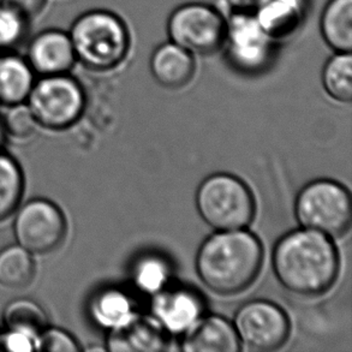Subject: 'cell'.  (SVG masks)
I'll use <instances>...</instances> for the list:
<instances>
[{"label":"cell","instance_id":"9c48e42d","mask_svg":"<svg viewBox=\"0 0 352 352\" xmlns=\"http://www.w3.org/2000/svg\"><path fill=\"white\" fill-rule=\"evenodd\" d=\"M234 329L241 343L255 351L281 348L290 333V322L279 305L263 300H250L238 309Z\"/></svg>","mask_w":352,"mask_h":352},{"label":"cell","instance_id":"7402d4cb","mask_svg":"<svg viewBox=\"0 0 352 352\" xmlns=\"http://www.w3.org/2000/svg\"><path fill=\"white\" fill-rule=\"evenodd\" d=\"M322 83L327 94L334 100L346 104L352 100L351 53L337 52L326 63Z\"/></svg>","mask_w":352,"mask_h":352},{"label":"cell","instance_id":"484cf974","mask_svg":"<svg viewBox=\"0 0 352 352\" xmlns=\"http://www.w3.org/2000/svg\"><path fill=\"white\" fill-rule=\"evenodd\" d=\"M80 350L74 337L59 329H43L35 342V351L77 352Z\"/></svg>","mask_w":352,"mask_h":352},{"label":"cell","instance_id":"8fae6325","mask_svg":"<svg viewBox=\"0 0 352 352\" xmlns=\"http://www.w3.org/2000/svg\"><path fill=\"white\" fill-rule=\"evenodd\" d=\"M204 310L205 303L200 294L186 286H166L153 297L154 319L167 333H184L202 318Z\"/></svg>","mask_w":352,"mask_h":352},{"label":"cell","instance_id":"30bf717a","mask_svg":"<svg viewBox=\"0 0 352 352\" xmlns=\"http://www.w3.org/2000/svg\"><path fill=\"white\" fill-rule=\"evenodd\" d=\"M14 231L21 247L32 254H46L62 244L67 221L62 210L51 201L35 199L19 210Z\"/></svg>","mask_w":352,"mask_h":352},{"label":"cell","instance_id":"e0dca14e","mask_svg":"<svg viewBox=\"0 0 352 352\" xmlns=\"http://www.w3.org/2000/svg\"><path fill=\"white\" fill-rule=\"evenodd\" d=\"M34 82L33 69L27 59L16 54L0 56V104L12 106L24 102Z\"/></svg>","mask_w":352,"mask_h":352},{"label":"cell","instance_id":"603a6c76","mask_svg":"<svg viewBox=\"0 0 352 352\" xmlns=\"http://www.w3.org/2000/svg\"><path fill=\"white\" fill-rule=\"evenodd\" d=\"M23 186L19 164L8 154L0 153V220L8 218L19 207Z\"/></svg>","mask_w":352,"mask_h":352},{"label":"cell","instance_id":"277c9868","mask_svg":"<svg viewBox=\"0 0 352 352\" xmlns=\"http://www.w3.org/2000/svg\"><path fill=\"white\" fill-rule=\"evenodd\" d=\"M196 206L206 224L219 231L245 228L255 214L252 191L244 182L228 173H217L201 183Z\"/></svg>","mask_w":352,"mask_h":352},{"label":"cell","instance_id":"83f0119b","mask_svg":"<svg viewBox=\"0 0 352 352\" xmlns=\"http://www.w3.org/2000/svg\"><path fill=\"white\" fill-rule=\"evenodd\" d=\"M46 4L47 0H0V9L11 11L29 22L43 12Z\"/></svg>","mask_w":352,"mask_h":352},{"label":"cell","instance_id":"4fadbf2b","mask_svg":"<svg viewBox=\"0 0 352 352\" xmlns=\"http://www.w3.org/2000/svg\"><path fill=\"white\" fill-rule=\"evenodd\" d=\"M27 62L43 76L67 74L76 63L70 35L57 29L38 34L29 43Z\"/></svg>","mask_w":352,"mask_h":352},{"label":"cell","instance_id":"44dd1931","mask_svg":"<svg viewBox=\"0 0 352 352\" xmlns=\"http://www.w3.org/2000/svg\"><path fill=\"white\" fill-rule=\"evenodd\" d=\"M4 321L8 329L38 337L47 324V316L40 305L28 300L19 298L10 302L4 310Z\"/></svg>","mask_w":352,"mask_h":352},{"label":"cell","instance_id":"5b68a950","mask_svg":"<svg viewBox=\"0 0 352 352\" xmlns=\"http://www.w3.org/2000/svg\"><path fill=\"white\" fill-rule=\"evenodd\" d=\"M295 212L298 223L305 229L339 237L351 224V197L338 182L318 179L298 192Z\"/></svg>","mask_w":352,"mask_h":352},{"label":"cell","instance_id":"ac0fdd59","mask_svg":"<svg viewBox=\"0 0 352 352\" xmlns=\"http://www.w3.org/2000/svg\"><path fill=\"white\" fill-rule=\"evenodd\" d=\"M321 33L336 52L352 51V0H329L321 17Z\"/></svg>","mask_w":352,"mask_h":352},{"label":"cell","instance_id":"3957f363","mask_svg":"<svg viewBox=\"0 0 352 352\" xmlns=\"http://www.w3.org/2000/svg\"><path fill=\"white\" fill-rule=\"evenodd\" d=\"M69 35L76 60L94 72L115 69L128 54V28L110 11L93 10L81 14Z\"/></svg>","mask_w":352,"mask_h":352},{"label":"cell","instance_id":"4dcf8cb0","mask_svg":"<svg viewBox=\"0 0 352 352\" xmlns=\"http://www.w3.org/2000/svg\"><path fill=\"white\" fill-rule=\"evenodd\" d=\"M4 124L1 123V120H0V144L3 142V140H4Z\"/></svg>","mask_w":352,"mask_h":352},{"label":"cell","instance_id":"6da1fadb","mask_svg":"<svg viewBox=\"0 0 352 352\" xmlns=\"http://www.w3.org/2000/svg\"><path fill=\"white\" fill-rule=\"evenodd\" d=\"M273 267L286 290L307 297L322 295L338 276V252L329 236L295 230L276 243Z\"/></svg>","mask_w":352,"mask_h":352},{"label":"cell","instance_id":"ffe728a7","mask_svg":"<svg viewBox=\"0 0 352 352\" xmlns=\"http://www.w3.org/2000/svg\"><path fill=\"white\" fill-rule=\"evenodd\" d=\"M35 263L32 252L17 245L0 252V284L11 289H22L33 281Z\"/></svg>","mask_w":352,"mask_h":352},{"label":"cell","instance_id":"ba28073f","mask_svg":"<svg viewBox=\"0 0 352 352\" xmlns=\"http://www.w3.org/2000/svg\"><path fill=\"white\" fill-rule=\"evenodd\" d=\"M224 43L230 63L244 74L262 72L273 59L274 38L252 12H238L226 23Z\"/></svg>","mask_w":352,"mask_h":352},{"label":"cell","instance_id":"4316f807","mask_svg":"<svg viewBox=\"0 0 352 352\" xmlns=\"http://www.w3.org/2000/svg\"><path fill=\"white\" fill-rule=\"evenodd\" d=\"M27 21L19 16L0 9V48L12 47L23 38L27 28Z\"/></svg>","mask_w":352,"mask_h":352},{"label":"cell","instance_id":"8992f818","mask_svg":"<svg viewBox=\"0 0 352 352\" xmlns=\"http://www.w3.org/2000/svg\"><path fill=\"white\" fill-rule=\"evenodd\" d=\"M27 100L38 124L48 129L70 126L86 107L81 83L67 74L47 75L34 82Z\"/></svg>","mask_w":352,"mask_h":352},{"label":"cell","instance_id":"f546056e","mask_svg":"<svg viewBox=\"0 0 352 352\" xmlns=\"http://www.w3.org/2000/svg\"><path fill=\"white\" fill-rule=\"evenodd\" d=\"M265 0H228L234 9L238 12H252L263 3Z\"/></svg>","mask_w":352,"mask_h":352},{"label":"cell","instance_id":"5bb4252c","mask_svg":"<svg viewBox=\"0 0 352 352\" xmlns=\"http://www.w3.org/2000/svg\"><path fill=\"white\" fill-rule=\"evenodd\" d=\"M184 333L183 351L236 352L241 349L234 324L217 315L200 318Z\"/></svg>","mask_w":352,"mask_h":352},{"label":"cell","instance_id":"cb8c5ba5","mask_svg":"<svg viewBox=\"0 0 352 352\" xmlns=\"http://www.w3.org/2000/svg\"><path fill=\"white\" fill-rule=\"evenodd\" d=\"M168 262L157 255L140 257L133 268V280L140 290L155 295L170 283Z\"/></svg>","mask_w":352,"mask_h":352},{"label":"cell","instance_id":"d6986e66","mask_svg":"<svg viewBox=\"0 0 352 352\" xmlns=\"http://www.w3.org/2000/svg\"><path fill=\"white\" fill-rule=\"evenodd\" d=\"M89 313L96 324L111 329L133 314V302L125 291L106 287L91 297Z\"/></svg>","mask_w":352,"mask_h":352},{"label":"cell","instance_id":"f1b7e54d","mask_svg":"<svg viewBox=\"0 0 352 352\" xmlns=\"http://www.w3.org/2000/svg\"><path fill=\"white\" fill-rule=\"evenodd\" d=\"M36 337L25 332L11 331L3 333V346L4 351L10 352H30L35 351Z\"/></svg>","mask_w":352,"mask_h":352},{"label":"cell","instance_id":"7a4b0ae2","mask_svg":"<svg viewBox=\"0 0 352 352\" xmlns=\"http://www.w3.org/2000/svg\"><path fill=\"white\" fill-rule=\"evenodd\" d=\"M263 249L258 238L243 230H226L202 243L196 270L201 281L219 295L247 290L261 270Z\"/></svg>","mask_w":352,"mask_h":352},{"label":"cell","instance_id":"7c38bea8","mask_svg":"<svg viewBox=\"0 0 352 352\" xmlns=\"http://www.w3.org/2000/svg\"><path fill=\"white\" fill-rule=\"evenodd\" d=\"M167 332L154 318L133 313L110 329L107 350L113 352H157L166 350Z\"/></svg>","mask_w":352,"mask_h":352},{"label":"cell","instance_id":"d4e9b609","mask_svg":"<svg viewBox=\"0 0 352 352\" xmlns=\"http://www.w3.org/2000/svg\"><path fill=\"white\" fill-rule=\"evenodd\" d=\"M5 131H8L14 138H25L30 136L36 128V119L34 118L28 105L23 102L11 106L9 112L5 116Z\"/></svg>","mask_w":352,"mask_h":352},{"label":"cell","instance_id":"52a82bcc","mask_svg":"<svg viewBox=\"0 0 352 352\" xmlns=\"http://www.w3.org/2000/svg\"><path fill=\"white\" fill-rule=\"evenodd\" d=\"M167 29L172 43L191 54L208 56L224 45L226 22L213 6L191 3L172 12Z\"/></svg>","mask_w":352,"mask_h":352},{"label":"cell","instance_id":"9a60e30c","mask_svg":"<svg viewBox=\"0 0 352 352\" xmlns=\"http://www.w3.org/2000/svg\"><path fill=\"white\" fill-rule=\"evenodd\" d=\"M151 72L162 86L178 89L191 81L195 74V60L190 52L171 41L154 51Z\"/></svg>","mask_w":352,"mask_h":352},{"label":"cell","instance_id":"2e32d148","mask_svg":"<svg viewBox=\"0 0 352 352\" xmlns=\"http://www.w3.org/2000/svg\"><path fill=\"white\" fill-rule=\"evenodd\" d=\"M305 0H265L255 11L258 23L272 38L292 33L305 17Z\"/></svg>","mask_w":352,"mask_h":352}]
</instances>
